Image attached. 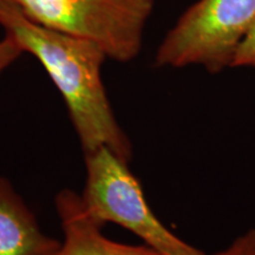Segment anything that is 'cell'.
Here are the masks:
<instances>
[{
    "label": "cell",
    "instance_id": "10",
    "mask_svg": "<svg viewBox=\"0 0 255 255\" xmlns=\"http://www.w3.org/2000/svg\"><path fill=\"white\" fill-rule=\"evenodd\" d=\"M2 1V0H0V2H1Z\"/></svg>",
    "mask_w": 255,
    "mask_h": 255
},
{
    "label": "cell",
    "instance_id": "4",
    "mask_svg": "<svg viewBox=\"0 0 255 255\" xmlns=\"http://www.w3.org/2000/svg\"><path fill=\"white\" fill-rule=\"evenodd\" d=\"M34 23L97 44L108 58L135 59L155 0H8Z\"/></svg>",
    "mask_w": 255,
    "mask_h": 255
},
{
    "label": "cell",
    "instance_id": "3",
    "mask_svg": "<svg viewBox=\"0 0 255 255\" xmlns=\"http://www.w3.org/2000/svg\"><path fill=\"white\" fill-rule=\"evenodd\" d=\"M84 157L87 182L81 197L96 221L103 226L116 223L162 255H207L159 221L129 163L107 148L87 152Z\"/></svg>",
    "mask_w": 255,
    "mask_h": 255
},
{
    "label": "cell",
    "instance_id": "5",
    "mask_svg": "<svg viewBox=\"0 0 255 255\" xmlns=\"http://www.w3.org/2000/svg\"><path fill=\"white\" fill-rule=\"evenodd\" d=\"M64 240L57 255H162L146 245L132 246L108 239L103 225L89 214L79 194L64 189L56 196Z\"/></svg>",
    "mask_w": 255,
    "mask_h": 255
},
{
    "label": "cell",
    "instance_id": "8",
    "mask_svg": "<svg viewBox=\"0 0 255 255\" xmlns=\"http://www.w3.org/2000/svg\"><path fill=\"white\" fill-rule=\"evenodd\" d=\"M214 255H255V228L239 235L228 247Z\"/></svg>",
    "mask_w": 255,
    "mask_h": 255
},
{
    "label": "cell",
    "instance_id": "7",
    "mask_svg": "<svg viewBox=\"0 0 255 255\" xmlns=\"http://www.w3.org/2000/svg\"><path fill=\"white\" fill-rule=\"evenodd\" d=\"M233 68H255V21L239 47Z\"/></svg>",
    "mask_w": 255,
    "mask_h": 255
},
{
    "label": "cell",
    "instance_id": "9",
    "mask_svg": "<svg viewBox=\"0 0 255 255\" xmlns=\"http://www.w3.org/2000/svg\"><path fill=\"white\" fill-rule=\"evenodd\" d=\"M23 53V50L17 41L5 33L4 38L0 40V75L8 66H11Z\"/></svg>",
    "mask_w": 255,
    "mask_h": 255
},
{
    "label": "cell",
    "instance_id": "6",
    "mask_svg": "<svg viewBox=\"0 0 255 255\" xmlns=\"http://www.w3.org/2000/svg\"><path fill=\"white\" fill-rule=\"evenodd\" d=\"M60 244L44 234L11 182L0 176V255H57Z\"/></svg>",
    "mask_w": 255,
    "mask_h": 255
},
{
    "label": "cell",
    "instance_id": "1",
    "mask_svg": "<svg viewBox=\"0 0 255 255\" xmlns=\"http://www.w3.org/2000/svg\"><path fill=\"white\" fill-rule=\"evenodd\" d=\"M0 26L45 69L68 108L83 152L107 148L129 163L131 143L115 117L102 78L104 51L94 41L34 23L8 0L0 2Z\"/></svg>",
    "mask_w": 255,
    "mask_h": 255
},
{
    "label": "cell",
    "instance_id": "2",
    "mask_svg": "<svg viewBox=\"0 0 255 255\" xmlns=\"http://www.w3.org/2000/svg\"><path fill=\"white\" fill-rule=\"evenodd\" d=\"M254 21L255 0H197L162 39L155 65L201 66L210 73L232 69Z\"/></svg>",
    "mask_w": 255,
    "mask_h": 255
}]
</instances>
